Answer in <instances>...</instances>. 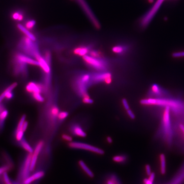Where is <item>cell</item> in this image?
<instances>
[{"label":"cell","mask_w":184,"mask_h":184,"mask_svg":"<svg viewBox=\"0 0 184 184\" xmlns=\"http://www.w3.org/2000/svg\"><path fill=\"white\" fill-rule=\"evenodd\" d=\"M107 184H113V183H112V181L109 180L108 181V182H107Z\"/></svg>","instance_id":"cell-46"},{"label":"cell","mask_w":184,"mask_h":184,"mask_svg":"<svg viewBox=\"0 0 184 184\" xmlns=\"http://www.w3.org/2000/svg\"><path fill=\"white\" fill-rule=\"evenodd\" d=\"M180 128L182 131H183V133H184V126L183 125V124H180Z\"/></svg>","instance_id":"cell-45"},{"label":"cell","mask_w":184,"mask_h":184,"mask_svg":"<svg viewBox=\"0 0 184 184\" xmlns=\"http://www.w3.org/2000/svg\"><path fill=\"white\" fill-rule=\"evenodd\" d=\"M44 146V142L42 141H40L38 142L37 145H36L35 149L32 154V157H31V171H33L35 169L38 159V156L39 153L42 150V148Z\"/></svg>","instance_id":"cell-9"},{"label":"cell","mask_w":184,"mask_h":184,"mask_svg":"<svg viewBox=\"0 0 184 184\" xmlns=\"http://www.w3.org/2000/svg\"><path fill=\"white\" fill-rule=\"evenodd\" d=\"M83 102L87 104H91L93 103V101L91 98H89L88 95H87L83 97Z\"/></svg>","instance_id":"cell-33"},{"label":"cell","mask_w":184,"mask_h":184,"mask_svg":"<svg viewBox=\"0 0 184 184\" xmlns=\"http://www.w3.org/2000/svg\"><path fill=\"white\" fill-rule=\"evenodd\" d=\"M21 146L23 149L25 150L26 151L28 152L29 153H33L34 152V149L30 145L29 143L24 139L21 142H20Z\"/></svg>","instance_id":"cell-18"},{"label":"cell","mask_w":184,"mask_h":184,"mask_svg":"<svg viewBox=\"0 0 184 184\" xmlns=\"http://www.w3.org/2000/svg\"><path fill=\"white\" fill-rule=\"evenodd\" d=\"M3 174H4V175H3L4 176V180L5 184H13L10 178H9V176L7 172H6Z\"/></svg>","instance_id":"cell-31"},{"label":"cell","mask_w":184,"mask_h":184,"mask_svg":"<svg viewBox=\"0 0 184 184\" xmlns=\"http://www.w3.org/2000/svg\"><path fill=\"white\" fill-rule=\"evenodd\" d=\"M59 112V108L56 106H53L51 107L50 110V115L52 119H56L58 118Z\"/></svg>","instance_id":"cell-23"},{"label":"cell","mask_w":184,"mask_h":184,"mask_svg":"<svg viewBox=\"0 0 184 184\" xmlns=\"http://www.w3.org/2000/svg\"><path fill=\"white\" fill-rule=\"evenodd\" d=\"M111 79L112 75L109 72L101 71L92 74V83L104 82L109 84L111 81Z\"/></svg>","instance_id":"cell-7"},{"label":"cell","mask_w":184,"mask_h":184,"mask_svg":"<svg viewBox=\"0 0 184 184\" xmlns=\"http://www.w3.org/2000/svg\"><path fill=\"white\" fill-rule=\"evenodd\" d=\"M68 113L67 112L62 111L59 112L57 118L60 120L65 119L68 116Z\"/></svg>","instance_id":"cell-28"},{"label":"cell","mask_w":184,"mask_h":184,"mask_svg":"<svg viewBox=\"0 0 184 184\" xmlns=\"http://www.w3.org/2000/svg\"><path fill=\"white\" fill-rule=\"evenodd\" d=\"M28 121H25V122H24V124H23L22 127V130L23 131L25 132L27 130V128H28Z\"/></svg>","instance_id":"cell-40"},{"label":"cell","mask_w":184,"mask_h":184,"mask_svg":"<svg viewBox=\"0 0 184 184\" xmlns=\"http://www.w3.org/2000/svg\"><path fill=\"white\" fill-rule=\"evenodd\" d=\"M113 160L114 162H122L125 161L126 159V157L124 156H116L113 157Z\"/></svg>","instance_id":"cell-27"},{"label":"cell","mask_w":184,"mask_h":184,"mask_svg":"<svg viewBox=\"0 0 184 184\" xmlns=\"http://www.w3.org/2000/svg\"><path fill=\"white\" fill-rule=\"evenodd\" d=\"M62 138L64 140L70 142H71L72 141V140H73L72 137L67 134H63L62 136Z\"/></svg>","instance_id":"cell-34"},{"label":"cell","mask_w":184,"mask_h":184,"mask_svg":"<svg viewBox=\"0 0 184 184\" xmlns=\"http://www.w3.org/2000/svg\"><path fill=\"white\" fill-rule=\"evenodd\" d=\"M122 103L125 110H128L130 109L129 106L128 102H127V101L126 99H123Z\"/></svg>","instance_id":"cell-36"},{"label":"cell","mask_w":184,"mask_h":184,"mask_svg":"<svg viewBox=\"0 0 184 184\" xmlns=\"http://www.w3.org/2000/svg\"><path fill=\"white\" fill-rule=\"evenodd\" d=\"M4 109V107L3 104H2L1 103L0 104V114Z\"/></svg>","instance_id":"cell-43"},{"label":"cell","mask_w":184,"mask_h":184,"mask_svg":"<svg viewBox=\"0 0 184 184\" xmlns=\"http://www.w3.org/2000/svg\"><path fill=\"white\" fill-rule=\"evenodd\" d=\"M172 56L174 58L184 57V52H175L173 53Z\"/></svg>","instance_id":"cell-32"},{"label":"cell","mask_w":184,"mask_h":184,"mask_svg":"<svg viewBox=\"0 0 184 184\" xmlns=\"http://www.w3.org/2000/svg\"><path fill=\"white\" fill-rule=\"evenodd\" d=\"M32 95H33V98H34V99L38 102H43L45 101V98L42 96L41 93H40V92L34 93V94H32Z\"/></svg>","instance_id":"cell-25"},{"label":"cell","mask_w":184,"mask_h":184,"mask_svg":"<svg viewBox=\"0 0 184 184\" xmlns=\"http://www.w3.org/2000/svg\"><path fill=\"white\" fill-rule=\"evenodd\" d=\"M35 42L26 37L21 40L19 46L21 50L27 55L37 59L41 55L38 45Z\"/></svg>","instance_id":"cell-3"},{"label":"cell","mask_w":184,"mask_h":184,"mask_svg":"<svg viewBox=\"0 0 184 184\" xmlns=\"http://www.w3.org/2000/svg\"><path fill=\"white\" fill-rule=\"evenodd\" d=\"M112 51L117 54H122L125 53L127 50L126 47L123 45H116L112 49Z\"/></svg>","instance_id":"cell-21"},{"label":"cell","mask_w":184,"mask_h":184,"mask_svg":"<svg viewBox=\"0 0 184 184\" xmlns=\"http://www.w3.org/2000/svg\"><path fill=\"white\" fill-rule=\"evenodd\" d=\"M14 72L16 75L25 76L28 73V64L14 60Z\"/></svg>","instance_id":"cell-10"},{"label":"cell","mask_w":184,"mask_h":184,"mask_svg":"<svg viewBox=\"0 0 184 184\" xmlns=\"http://www.w3.org/2000/svg\"><path fill=\"white\" fill-rule=\"evenodd\" d=\"M164 0H157L153 7L143 18L141 25L143 28H145L150 22L157 12L159 10Z\"/></svg>","instance_id":"cell-5"},{"label":"cell","mask_w":184,"mask_h":184,"mask_svg":"<svg viewBox=\"0 0 184 184\" xmlns=\"http://www.w3.org/2000/svg\"><path fill=\"white\" fill-rule=\"evenodd\" d=\"M26 90L28 92L32 93V94L37 92L42 93L44 88L42 85L34 82H31L28 83L26 86Z\"/></svg>","instance_id":"cell-13"},{"label":"cell","mask_w":184,"mask_h":184,"mask_svg":"<svg viewBox=\"0 0 184 184\" xmlns=\"http://www.w3.org/2000/svg\"><path fill=\"white\" fill-rule=\"evenodd\" d=\"M69 145L70 147L73 148L86 150L96 153L102 155L104 154V151L103 150L95 147L93 146L84 143L71 142L69 143Z\"/></svg>","instance_id":"cell-6"},{"label":"cell","mask_w":184,"mask_h":184,"mask_svg":"<svg viewBox=\"0 0 184 184\" xmlns=\"http://www.w3.org/2000/svg\"><path fill=\"white\" fill-rule=\"evenodd\" d=\"M36 22L35 20H29L25 24V27L28 29H31L34 28L36 25Z\"/></svg>","instance_id":"cell-26"},{"label":"cell","mask_w":184,"mask_h":184,"mask_svg":"<svg viewBox=\"0 0 184 184\" xmlns=\"http://www.w3.org/2000/svg\"><path fill=\"white\" fill-rule=\"evenodd\" d=\"M145 183V184H153V182H151L150 180H149V179H145L144 180Z\"/></svg>","instance_id":"cell-42"},{"label":"cell","mask_w":184,"mask_h":184,"mask_svg":"<svg viewBox=\"0 0 184 184\" xmlns=\"http://www.w3.org/2000/svg\"><path fill=\"white\" fill-rule=\"evenodd\" d=\"M160 159L161 162V172L162 174H164L166 172V162L165 155L163 154H161Z\"/></svg>","instance_id":"cell-24"},{"label":"cell","mask_w":184,"mask_h":184,"mask_svg":"<svg viewBox=\"0 0 184 184\" xmlns=\"http://www.w3.org/2000/svg\"><path fill=\"white\" fill-rule=\"evenodd\" d=\"M141 104L143 105H157V106L168 107L175 110H180L183 107V104L175 99L162 98H150L142 99Z\"/></svg>","instance_id":"cell-1"},{"label":"cell","mask_w":184,"mask_h":184,"mask_svg":"<svg viewBox=\"0 0 184 184\" xmlns=\"http://www.w3.org/2000/svg\"><path fill=\"white\" fill-rule=\"evenodd\" d=\"M107 141L108 142H109V143H111L112 142V140L110 137L109 136L107 137Z\"/></svg>","instance_id":"cell-44"},{"label":"cell","mask_w":184,"mask_h":184,"mask_svg":"<svg viewBox=\"0 0 184 184\" xmlns=\"http://www.w3.org/2000/svg\"><path fill=\"white\" fill-rule=\"evenodd\" d=\"M8 167L7 166H4L0 168V175L6 172V171L7 170Z\"/></svg>","instance_id":"cell-39"},{"label":"cell","mask_w":184,"mask_h":184,"mask_svg":"<svg viewBox=\"0 0 184 184\" xmlns=\"http://www.w3.org/2000/svg\"><path fill=\"white\" fill-rule=\"evenodd\" d=\"M74 52L76 55L84 57L86 55H88L90 52V50L89 47L87 46H82L75 48Z\"/></svg>","instance_id":"cell-15"},{"label":"cell","mask_w":184,"mask_h":184,"mask_svg":"<svg viewBox=\"0 0 184 184\" xmlns=\"http://www.w3.org/2000/svg\"><path fill=\"white\" fill-rule=\"evenodd\" d=\"M127 113L130 118L133 119H134L135 118V115L134 113H133V112L131 110L129 109L128 110H127Z\"/></svg>","instance_id":"cell-37"},{"label":"cell","mask_w":184,"mask_h":184,"mask_svg":"<svg viewBox=\"0 0 184 184\" xmlns=\"http://www.w3.org/2000/svg\"><path fill=\"white\" fill-rule=\"evenodd\" d=\"M13 19L18 20V21H22L23 19V15L20 14L19 12H15L13 14L12 16Z\"/></svg>","instance_id":"cell-29"},{"label":"cell","mask_w":184,"mask_h":184,"mask_svg":"<svg viewBox=\"0 0 184 184\" xmlns=\"http://www.w3.org/2000/svg\"><path fill=\"white\" fill-rule=\"evenodd\" d=\"M145 168L147 174V175H150V174H151L150 166L149 165H147L145 166Z\"/></svg>","instance_id":"cell-38"},{"label":"cell","mask_w":184,"mask_h":184,"mask_svg":"<svg viewBox=\"0 0 184 184\" xmlns=\"http://www.w3.org/2000/svg\"><path fill=\"white\" fill-rule=\"evenodd\" d=\"M153 0H149V1L150 2H153Z\"/></svg>","instance_id":"cell-47"},{"label":"cell","mask_w":184,"mask_h":184,"mask_svg":"<svg viewBox=\"0 0 184 184\" xmlns=\"http://www.w3.org/2000/svg\"><path fill=\"white\" fill-rule=\"evenodd\" d=\"M151 92L154 95L159 96L162 94V89L158 84H153L151 87Z\"/></svg>","instance_id":"cell-20"},{"label":"cell","mask_w":184,"mask_h":184,"mask_svg":"<svg viewBox=\"0 0 184 184\" xmlns=\"http://www.w3.org/2000/svg\"><path fill=\"white\" fill-rule=\"evenodd\" d=\"M89 55L94 57L99 58L100 57V54L99 52L95 50H92L90 51L89 53Z\"/></svg>","instance_id":"cell-30"},{"label":"cell","mask_w":184,"mask_h":184,"mask_svg":"<svg viewBox=\"0 0 184 184\" xmlns=\"http://www.w3.org/2000/svg\"><path fill=\"white\" fill-rule=\"evenodd\" d=\"M18 29L20 30L22 33L25 34L26 37H28V38H30L31 40H33L34 41H36V37L35 36L31 33V32L29 31V30L27 29L25 27H24L21 24H19L17 25Z\"/></svg>","instance_id":"cell-16"},{"label":"cell","mask_w":184,"mask_h":184,"mask_svg":"<svg viewBox=\"0 0 184 184\" xmlns=\"http://www.w3.org/2000/svg\"><path fill=\"white\" fill-rule=\"evenodd\" d=\"M155 174L154 173H151V174H150V175L149 176V180H150L151 182H153V183L154 180L155 178Z\"/></svg>","instance_id":"cell-41"},{"label":"cell","mask_w":184,"mask_h":184,"mask_svg":"<svg viewBox=\"0 0 184 184\" xmlns=\"http://www.w3.org/2000/svg\"><path fill=\"white\" fill-rule=\"evenodd\" d=\"M72 132L73 134L77 136L85 137L86 136V133L83 130L81 127L79 125H75L72 127Z\"/></svg>","instance_id":"cell-17"},{"label":"cell","mask_w":184,"mask_h":184,"mask_svg":"<svg viewBox=\"0 0 184 184\" xmlns=\"http://www.w3.org/2000/svg\"><path fill=\"white\" fill-rule=\"evenodd\" d=\"M83 59L86 64L97 71H104L107 66V62L101 57L97 58L87 55L83 57Z\"/></svg>","instance_id":"cell-4"},{"label":"cell","mask_w":184,"mask_h":184,"mask_svg":"<svg viewBox=\"0 0 184 184\" xmlns=\"http://www.w3.org/2000/svg\"><path fill=\"white\" fill-rule=\"evenodd\" d=\"M32 153H28L26 158L22 171V177L24 180L29 176L31 171V157Z\"/></svg>","instance_id":"cell-11"},{"label":"cell","mask_w":184,"mask_h":184,"mask_svg":"<svg viewBox=\"0 0 184 184\" xmlns=\"http://www.w3.org/2000/svg\"><path fill=\"white\" fill-rule=\"evenodd\" d=\"M45 174L42 171L37 172L32 175L29 176L24 180V184H30L37 180L42 178L44 177Z\"/></svg>","instance_id":"cell-14"},{"label":"cell","mask_w":184,"mask_h":184,"mask_svg":"<svg viewBox=\"0 0 184 184\" xmlns=\"http://www.w3.org/2000/svg\"><path fill=\"white\" fill-rule=\"evenodd\" d=\"M8 90V87L0 95V104L1 103V102L4 100V98H5L6 93L7 92Z\"/></svg>","instance_id":"cell-35"},{"label":"cell","mask_w":184,"mask_h":184,"mask_svg":"<svg viewBox=\"0 0 184 184\" xmlns=\"http://www.w3.org/2000/svg\"><path fill=\"white\" fill-rule=\"evenodd\" d=\"M78 163H79V165L80 166L81 168L86 173V174H87L89 177L91 178L94 177V174H93V173H92V171L89 169V168H88V167L86 166V165L85 164V163H84L83 161H79V162Z\"/></svg>","instance_id":"cell-19"},{"label":"cell","mask_w":184,"mask_h":184,"mask_svg":"<svg viewBox=\"0 0 184 184\" xmlns=\"http://www.w3.org/2000/svg\"><path fill=\"white\" fill-rule=\"evenodd\" d=\"M14 60L22 62L28 65L29 64L34 66H39V61L37 59H33L31 56L21 53H18L16 54L14 57Z\"/></svg>","instance_id":"cell-8"},{"label":"cell","mask_w":184,"mask_h":184,"mask_svg":"<svg viewBox=\"0 0 184 184\" xmlns=\"http://www.w3.org/2000/svg\"><path fill=\"white\" fill-rule=\"evenodd\" d=\"M170 107H166L165 108L163 116V121L164 124L165 128L167 134L170 135L171 121H170Z\"/></svg>","instance_id":"cell-12"},{"label":"cell","mask_w":184,"mask_h":184,"mask_svg":"<svg viewBox=\"0 0 184 184\" xmlns=\"http://www.w3.org/2000/svg\"><path fill=\"white\" fill-rule=\"evenodd\" d=\"M92 83V74L84 73L76 78L75 81L74 86L76 92L82 97L87 96V88Z\"/></svg>","instance_id":"cell-2"},{"label":"cell","mask_w":184,"mask_h":184,"mask_svg":"<svg viewBox=\"0 0 184 184\" xmlns=\"http://www.w3.org/2000/svg\"><path fill=\"white\" fill-rule=\"evenodd\" d=\"M8 112L7 110L4 109L0 114V129L3 128L5 121L7 117Z\"/></svg>","instance_id":"cell-22"}]
</instances>
